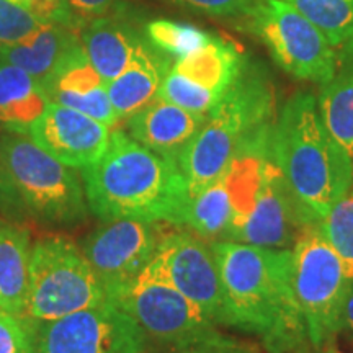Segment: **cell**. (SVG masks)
Masks as SVG:
<instances>
[{
    "label": "cell",
    "instance_id": "cell-30",
    "mask_svg": "<svg viewBox=\"0 0 353 353\" xmlns=\"http://www.w3.org/2000/svg\"><path fill=\"white\" fill-rule=\"evenodd\" d=\"M17 6L33 13L44 23L72 25V10L69 0H12Z\"/></svg>",
    "mask_w": 353,
    "mask_h": 353
},
{
    "label": "cell",
    "instance_id": "cell-9",
    "mask_svg": "<svg viewBox=\"0 0 353 353\" xmlns=\"http://www.w3.org/2000/svg\"><path fill=\"white\" fill-rule=\"evenodd\" d=\"M249 30L263 41L275 63L301 81L325 83L337 68L329 38L283 0H255L247 13Z\"/></svg>",
    "mask_w": 353,
    "mask_h": 353
},
{
    "label": "cell",
    "instance_id": "cell-23",
    "mask_svg": "<svg viewBox=\"0 0 353 353\" xmlns=\"http://www.w3.org/2000/svg\"><path fill=\"white\" fill-rule=\"evenodd\" d=\"M236 218V210L226 180L221 176L196 195L190 196L183 216V226L203 239L228 241Z\"/></svg>",
    "mask_w": 353,
    "mask_h": 353
},
{
    "label": "cell",
    "instance_id": "cell-2",
    "mask_svg": "<svg viewBox=\"0 0 353 353\" xmlns=\"http://www.w3.org/2000/svg\"><path fill=\"white\" fill-rule=\"evenodd\" d=\"M223 283L226 324L255 334L262 345L306 335L293 288L291 249L236 241L211 242Z\"/></svg>",
    "mask_w": 353,
    "mask_h": 353
},
{
    "label": "cell",
    "instance_id": "cell-15",
    "mask_svg": "<svg viewBox=\"0 0 353 353\" xmlns=\"http://www.w3.org/2000/svg\"><path fill=\"white\" fill-rule=\"evenodd\" d=\"M26 134L56 161L82 170L94 165L107 151L112 128L77 110L50 101Z\"/></svg>",
    "mask_w": 353,
    "mask_h": 353
},
{
    "label": "cell",
    "instance_id": "cell-36",
    "mask_svg": "<svg viewBox=\"0 0 353 353\" xmlns=\"http://www.w3.org/2000/svg\"><path fill=\"white\" fill-rule=\"evenodd\" d=\"M322 353H341V352H339L337 348H335V345H332V347L325 348V350H322Z\"/></svg>",
    "mask_w": 353,
    "mask_h": 353
},
{
    "label": "cell",
    "instance_id": "cell-10",
    "mask_svg": "<svg viewBox=\"0 0 353 353\" xmlns=\"http://www.w3.org/2000/svg\"><path fill=\"white\" fill-rule=\"evenodd\" d=\"M148 335L108 299L59 319L39 322L34 353H144Z\"/></svg>",
    "mask_w": 353,
    "mask_h": 353
},
{
    "label": "cell",
    "instance_id": "cell-12",
    "mask_svg": "<svg viewBox=\"0 0 353 353\" xmlns=\"http://www.w3.org/2000/svg\"><path fill=\"white\" fill-rule=\"evenodd\" d=\"M244 64V57L231 41L211 37L200 50L175 59L157 97L188 112L208 114L239 76Z\"/></svg>",
    "mask_w": 353,
    "mask_h": 353
},
{
    "label": "cell",
    "instance_id": "cell-35",
    "mask_svg": "<svg viewBox=\"0 0 353 353\" xmlns=\"http://www.w3.org/2000/svg\"><path fill=\"white\" fill-rule=\"evenodd\" d=\"M343 329H348L353 334V280L348 281V288L342 307Z\"/></svg>",
    "mask_w": 353,
    "mask_h": 353
},
{
    "label": "cell",
    "instance_id": "cell-3",
    "mask_svg": "<svg viewBox=\"0 0 353 353\" xmlns=\"http://www.w3.org/2000/svg\"><path fill=\"white\" fill-rule=\"evenodd\" d=\"M272 149L296 200L322 219L353 185V161L330 134L317 97L298 92L273 121Z\"/></svg>",
    "mask_w": 353,
    "mask_h": 353
},
{
    "label": "cell",
    "instance_id": "cell-14",
    "mask_svg": "<svg viewBox=\"0 0 353 353\" xmlns=\"http://www.w3.org/2000/svg\"><path fill=\"white\" fill-rule=\"evenodd\" d=\"M161 236L154 223L107 221L88 237L82 252L108 294L132 280L151 262Z\"/></svg>",
    "mask_w": 353,
    "mask_h": 353
},
{
    "label": "cell",
    "instance_id": "cell-8",
    "mask_svg": "<svg viewBox=\"0 0 353 353\" xmlns=\"http://www.w3.org/2000/svg\"><path fill=\"white\" fill-rule=\"evenodd\" d=\"M107 299L138 322L148 337L175 348L219 334L216 322L175 290L152 262L128 283L110 291Z\"/></svg>",
    "mask_w": 353,
    "mask_h": 353
},
{
    "label": "cell",
    "instance_id": "cell-17",
    "mask_svg": "<svg viewBox=\"0 0 353 353\" xmlns=\"http://www.w3.org/2000/svg\"><path fill=\"white\" fill-rule=\"evenodd\" d=\"M172 68L169 56L157 51L149 41H141L128 68L113 81L107 92L120 120H128L154 99L165 74Z\"/></svg>",
    "mask_w": 353,
    "mask_h": 353
},
{
    "label": "cell",
    "instance_id": "cell-24",
    "mask_svg": "<svg viewBox=\"0 0 353 353\" xmlns=\"http://www.w3.org/2000/svg\"><path fill=\"white\" fill-rule=\"evenodd\" d=\"M321 30L334 48L353 39V0H283Z\"/></svg>",
    "mask_w": 353,
    "mask_h": 353
},
{
    "label": "cell",
    "instance_id": "cell-19",
    "mask_svg": "<svg viewBox=\"0 0 353 353\" xmlns=\"http://www.w3.org/2000/svg\"><path fill=\"white\" fill-rule=\"evenodd\" d=\"M81 41L88 61L107 83L128 68L143 39L117 19L100 17L83 30Z\"/></svg>",
    "mask_w": 353,
    "mask_h": 353
},
{
    "label": "cell",
    "instance_id": "cell-31",
    "mask_svg": "<svg viewBox=\"0 0 353 353\" xmlns=\"http://www.w3.org/2000/svg\"><path fill=\"white\" fill-rule=\"evenodd\" d=\"M214 17H247L255 0H179Z\"/></svg>",
    "mask_w": 353,
    "mask_h": 353
},
{
    "label": "cell",
    "instance_id": "cell-16",
    "mask_svg": "<svg viewBox=\"0 0 353 353\" xmlns=\"http://www.w3.org/2000/svg\"><path fill=\"white\" fill-rule=\"evenodd\" d=\"M208 114L188 112L157 97L128 118V134L152 152L176 162Z\"/></svg>",
    "mask_w": 353,
    "mask_h": 353
},
{
    "label": "cell",
    "instance_id": "cell-33",
    "mask_svg": "<svg viewBox=\"0 0 353 353\" xmlns=\"http://www.w3.org/2000/svg\"><path fill=\"white\" fill-rule=\"evenodd\" d=\"M117 0H69L70 8L85 19H100L114 6Z\"/></svg>",
    "mask_w": 353,
    "mask_h": 353
},
{
    "label": "cell",
    "instance_id": "cell-32",
    "mask_svg": "<svg viewBox=\"0 0 353 353\" xmlns=\"http://www.w3.org/2000/svg\"><path fill=\"white\" fill-rule=\"evenodd\" d=\"M23 213H26V210L12 182L7 167L3 164L2 154H0V216L20 218Z\"/></svg>",
    "mask_w": 353,
    "mask_h": 353
},
{
    "label": "cell",
    "instance_id": "cell-22",
    "mask_svg": "<svg viewBox=\"0 0 353 353\" xmlns=\"http://www.w3.org/2000/svg\"><path fill=\"white\" fill-rule=\"evenodd\" d=\"M32 244L26 229L3 223L0 226V309L21 316L28 291Z\"/></svg>",
    "mask_w": 353,
    "mask_h": 353
},
{
    "label": "cell",
    "instance_id": "cell-34",
    "mask_svg": "<svg viewBox=\"0 0 353 353\" xmlns=\"http://www.w3.org/2000/svg\"><path fill=\"white\" fill-rule=\"evenodd\" d=\"M267 353H322L316 350L311 341H309L307 334L299 335V337L288 339V341L273 343V345L263 347Z\"/></svg>",
    "mask_w": 353,
    "mask_h": 353
},
{
    "label": "cell",
    "instance_id": "cell-18",
    "mask_svg": "<svg viewBox=\"0 0 353 353\" xmlns=\"http://www.w3.org/2000/svg\"><path fill=\"white\" fill-rule=\"evenodd\" d=\"M81 39L72 26L43 23L19 43L0 44V61L23 69L44 88L64 56Z\"/></svg>",
    "mask_w": 353,
    "mask_h": 353
},
{
    "label": "cell",
    "instance_id": "cell-21",
    "mask_svg": "<svg viewBox=\"0 0 353 353\" xmlns=\"http://www.w3.org/2000/svg\"><path fill=\"white\" fill-rule=\"evenodd\" d=\"M342 48L334 76L321 85L317 103L332 138L353 161V39Z\"/></svg>",
    "mask_w": 353,
    "mask_h": 353
},
{
    "label": "cell",
    "instance_id": "cell-27",
    "mask_svg": "<svg viewBox=\"0 0 353 353\" xmlns=\"http://www.w3.org/2000/svg\"><path fill=\"white\" fill-rule=\"evenodd\" d=\"M37 324L0 309V353H34Z\"/></svg>",
    "mask_w": 353,
    "mask_h": 353
},
{
    "label": "cell",
    "instance_id": "cell-6",
    "mask_svg": "<svg viewBox=\"0 0 353 353\" xmlns=\"http://www.w3.org/2000/svg\"><path fill=\"white\" fill-rule=\"evenodd\" d=\"M0 154L26 213L54 224L87 218L83 183L72 167L56 161L21 132L2 136Z\"/></svg>",
    "mask_w": 353,
    "mask_h": 353
},
{
    "label": "cell",
    "instance_id": "cell-11",
    "mask_svg": "<svg viewBox=\"0 0 353 353\" xmlns=\"http://www.w3.org/2000/svg\"><path fill=\"white\" fill-rule=\"evenodd\" d=\"M316 224L319 219L293 195L272 149L262 164L252 203L244 216L232 224L228 241L268 249H293L304 231Z\"/></svg>",
    "mask_w": 353,
    "mask_h": 353
},
{
    "label": "cell",
    "instance_id": "cell-20",
    "mask_svg": "<svg viewBox=\"0 0 353 353\" xmlns=\"http://www.w3.org/2000/svg\"><path fill=\"white\" fill-rule=\"evenodd\" d=\"M50 105L46 92L23 69L0 61V125L12 132H28Z\"/></svg>",
    "mask_w": 353,
    "mask_h": 353
},
{
    "label": "cell",
    "instance_id": "cell-26",
    "mask_svg": "<svg viewBox=\"0 0 353 353\" xmlns=\"http://www.w3.org/2000/svg\"><path fill=\"white\" fill-rule=\"evenodd\" d=\"M145 37L157 51L175 59L200 50L211 39V34L201 32L195 26L170 20L151 21L145 26Z\"/></svg>",
    "mask_w": 353,
    "mask_h": 353
},
{
    "label": "cell",
    "instance_id": "cell-7",
    "mask_svg": "<svg viewBox=\"0 0 353 353\" xmlns=\"http://www.w3.org/2000/svg\"><path fill=\"white\" fill-rule=\"evenodd\" d=\"M293 288L306 324L307 337L316 350L335 345L343 329L342 307L348 278L341 259L322 236L319 224L304 231L291 249Z\"/></svg>",
    "mask_w": 353,
    "mask_h": 353
},
{
    "label": "cell",
    "instance_id": "cell-29",
    "mask_svg": "<svg viewBox=\"0 0 353 353\" xmlns=\"http://www.w3.org/2000/svg\"><path fill=\"white\" fill-rule=\"evenodd\" d=\"M170 353H267L263 345H255V343L241 342L237 339L226 337V335L218 334L214 337L206 339V341L192 343V345L175 348Z\"/></svg>",
    "mask_w": 353,
    "mask_h": 353
},
{
    "label": "cell",
    "instance_id": "cell-4",
    "mask_svg": "<svg viewBox=\"0 0 353 353\" xmlns=\"http://www.w3.org/2000/svg\"><path fill=\"white\" fill-rule=\"evenodd\" d=\"M273 107L275 94L268 77L262 69L245 63L200 131L176 157L190 196L226 174L249 136L273 121Z\"/></svg>",
    "mask_w": 353,
    "mask_h": 353
},
{
    "label": "cell",
    "instance_id": "cell-37",
    "mask_svg": "<svg viewBox=\"0 0 353 353\" xmlns=\"http://www.w3.org/2000/svg\"><path fill=\"white\" fill-rule=\"evenodd\" d=\"M3 223H7V221H6V219H2V218H0V226H2V224H3Z\"/></svg>",
    "mask_w": 353,
    "mask_h": 353
},
{
    "label": "cell",
    "instance_id": "cell-28",
    "mask_svg": "<svg viewBox=\"0 0 353 353\" xmlns=\"http://www.w3.org/2000/svg\"><path fill=\"white\" fill-rule=\"evenodd\" d=\"M44 23L12 0H0V44L19 43Z\"/></svg>",
    "mask_w": 353,
    "mask_h": 353
},
{
    "label": "cell",
    "instance_id": "cell-1",
    "mask_svg": "<svg viewBox=\"0 0 353 353\" xmlns=\"http://www.w3.org/2000/svg\"><path fill=\"white\" fill-rule=\"evenodd\" d=\"M88 211L101 221L136 219L183 226L190 195L175 161L112 130L108 149L81 174Z\"/></svg>",
    "mask_w": 353,
    "mask_h": 353
},
{
    "label": "cell",
    "instance_id": "cell-25",
    "mask_svg": "<svg viewBox=\"0 0 353 353\" xmlns=\"http://www.w3.org/2000/svg\"><path fill=\"white\" fill-rule=\"evenodd\" d=\"M319 229L341 259L345 276L353 280V185L319 221Z\"/></svg>",
    "mask_w": 353,
    "mask_h": 353
},
{
    "label": "cell",
    "instance_id": "cell-5",
    "mask_svg": "<svg viewBox=\"0 0 353 353\" xmlns=\"http://www.w3.org/2000/svg\"><path fill=\"white\" fill-rule=\"evenodd\" d=\"M105 301V288L74 242L57 236L41 237L34 242L21 317L39 324Z\"/></svg>",
    "mask_w": 353,
    "mask_h": 353
},
{
    "label": "cell",
    "instance_id": "cell-13",
    "mask_svg": "<svg viewBox=\"0 0 353 353\" xmlns=\"http://www.w3.org/2000/svg\"><path fill=\"white\" fill-rule=\"evenodd\" d=\"M151 262L169 283L216 324H226V303L211 244L193 231L162 234Z\"/></svg>",
    "mask_w": 353,
    "mask_h": 353
}]
</instances>
